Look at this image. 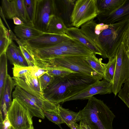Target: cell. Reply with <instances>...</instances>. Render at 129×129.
Masks as SVG:
<instances>
[{
	"label": "cell",
	"mask_w": 129,
	"mask_h": 129,
	"mask_svg": "<svg viewBox=\"0 0 129 129\" xmlns=\"http://www.w3.org/2000/svg\"><path fill=\"white\" fill-rule=\"evenodd\" d=\"M118 96L129 108V78L124 84Z\"/></svg>",
	"instance_id": "obj_30"
},
{
	"label": "cell",
	"mask_w": 129,
	"mask_h": 129,
	"mask_svg": "<svg viewBox=\"0 0 129 129\" xmlns=\"http://www.w3.org/2000/svg\"><path fill=\"white\" fill-rule=\"evenodd\" d=\"M45 116L50 121L58 125L64 123V121L61 117L58 111L48 112L43 111Z\"/></svg>",
	"instance_id": "obj_33"
},
{
	"label": "cell",
	"mask_w": 129,
	"mask_h": 129,
	"mask_svg": "<svg viewBox=\"0 0 129 129\" xmlns=\"http://www.w3.org/2000/svg\"><path fill=\"white\" fill-rule=\"evenodd\" d=\"M16 41L18 44L21 51L26 60L29 66L33 67L36 66L35 60L26 47L20 40L18 39Z\"/></svg>",
	"instance_id": "obj_32"
},
{
	"label": "cell",
	"mask_w": 129,
	"mask_h": 129,
	"mask_svg": "<svg viewBox=\"0 0 129 129\" xmlns=\"http://www.w3.org/2000/svg\"><path fill=\"white\" fill-rule=\"evenodd\" d=\"M86 59L92 68L103 78L105 69L106 64L103 63L101 58L98 59L95 54L92 53L86 57Z\"/></svg>",
	"instance_id": "obj_25"
},
{
	"label": "cell",
	"mask_w": 129,
	"mask_h": 129,
	"mask_svg": "<svg viewBox=\"0 0 129 129\" xmlns=\"http://www.w3.org/2000/svg\"><path fill=\"white\" fill-rule=\"evenodd\" d=\"M99 14L97 0H78L74 6L71 17L72 25L77 28L93 19Z\"/></svg>",
	"instance_id": "obj_5"
},
{
	"label": "cell",
	"mask_w": 129,
	"mask_h": 129,
	"mask_svg": "<svg viewBox=\"0 0 129 129\" xmlns=\"http://www.w3.org/2000/svg\"><path fill=\"white\" fill-rule=\"evenodd\" d=\"M11 129H14L12 127H11ZM30 129H34V127L33 125L31 126V128Z\"/></svg>",
	"instance_id": "obj_43"
},
{
	"label": "cell",
	"mask_w": 129,
	"mask_h": 129,
	"mask_svg": "<svg viewBox=\"0 0 129 129\" xmlns=\"http://www.w3.org/2000/svg\"><path fill=\"white\" fill-rule=\"evenodd\" d=\"M56 12L54 1L37 0L34 27L40 31L46 32L50 21L56 15Z\"/></svg>",
	"instance_id": "obj_8"
},
{
	"label": "cell",
	"mask_w": 129,
	"mask_h": 129,
	"mask_svg": "<svg viewBox=\"0 0 129 129\" xmlns=\"http://www.w3.org/2000/svg\"><path fill=\"white\" fill-rule=\"evenodd\" d=\"M45 69L47 70L48 73L54 77H63L71 73L76 72L62 67H52Z\"/></svg>",
	"instance_id": "obj_28"
},
{
	"label": "cell",
	"mask_w": 129,
	"mask_h": 129,
	"mask_svg": "<svg viewBox=\"0 0 129 129\" xmlns=\"http://www.w3.org/2000/svg\"><path fill=\"white\" fill-rule=\"evenodd\" d=\"M12 34L4 26L1 18L0 19V55L6 52L12 43Z\"/></svg>",
	"instance_id": "obj_21"
},
{
	"label": "cell",
	"mask_w": 129,
	"mask_h": 129,
	"mask_svg": "<svg viewBox=\"0 0 129 129\" xmlns=\"http://www.w3.org/2000/svg\"><path fill=\"white\" fill-rule=\"evenodd\" d=\"M129 22V18L108 24L98 37L102 57L108 59L115 56L117 49L122 43Z\"/></svg>",
	"instance_id": "obj_3"
},
{
	"label": "cell",
	"mask_w": 129,
	"mask_h": 129,
	"mask_svg": "<svg viewBox=\"0 0 129 129\" xmlns=\"http://www.w3.org/2000/svg\"><path fill=\"white\" fill-rule=\"evenodd\" d=\"M54 77L47 73H45L39 78L40 84L42 91L44 90L54 79Z\"/></svg>",
	"instance_id": "obj_35"
},
{
	"label": "cell",
	"mask_w": 129,
	"mask_h": 129,
	"mask_svg": "<svg viewBox=\"0 0 129 129\" xmlns=\"http://www.w3.org/2000/svg\"><path fill=\"white\" fill-rule=\"evenodd\" d=\"M96 24L95 21L93 19L82 25L80 29L82 32L100 49L103 55L99 44L98 37L96 36L94 32L95 27Z\"/></svg>",
	"instance_id": "obj_23"
},
{
	"label": "cell",
	"mask_w": 129,
	"mask_h": 129,
	"mask_svg": "<svg viewBox=\"0 0 129 129\" xmlns=\"http://www.w3.org/2000/svg\"><path fill=\"white\" fill-rule=\"evenodd\" d=\"M7 57L6 52L0 55V98L2 95L7 77Z\"/></svg>",
	"instance_id": "obj_24"
},
{
	"label": "cell",
	"mask_w": 129,
	"mask_h": 129,
	"mask_svg": "<svg viewBox=\"0 0 129 129\" xmlns=\"http://www.w3.org/2000/svg\"><path fill=\"white\" fill-rule=\"evenodd\" d=\"M2 122L3 125L5 127L11 128L12 127L11 122L7 116L5 119Z\"/></svg>",
	"instance_id": "obj_40"
},
{
	"label": "cell",
	"mask_w": 129,
	"mask_h": 129,
	"mask_svg": "<svg viewBox=\"0 0 129 129\" xmlns=\"http://www.w3.org/2000/svg\"><path fill=\"white\" fill-rule=\"evenodd\" d=\"M12 78L15 86H18L30 94L40 98L45 99L42 90L39 78L33 76L30 71L19 77Z\"/></svg>",
	"instance_id": "obj_11"
},
{
	"label": "cell",
	"mask_w": 129,
	"mask_h": 129,
	"mask_svg": "<svg viewBox=\"0 0 129 129\" xmlns=\"http://www.w3.org/2000/svg\"><path fill=\"white\" fill-rule=\"evenodd\" d=\"M87 56H64L46 60L36 61V66L46 69L54 67H62L74 72L87 75L97 80L103 79L91 67L86 60Z\"/></svg>",
	"instance_id": "obj_4"
},
{
	"label": "cell",
	"mask_w": 129,
	"mask_h": 129,
	"mask_svg": "<svg viewBox=\"0 0 129 129\" xmlns=\"http://www.w3.org/2000/svg\"><path fill=\"white\" fill-rule=\"evenodd\" d=\"M12 68L13 77H19L26 73L30 72L31 70V67H24L20 65L14 64Z\"/></svg>",
	"instance_id": "obj_34"
},
{
	"label": "cell",
	"mask_w": 129,
	"mask_h": 129,
	"mask_svg": "<svg viewBox=\"0 0 129 129\" xmlns=\"http://www.w3.org/2000/svg\"><path fill=\"white\" fill-rule=\"evenodd\" d=\"M66 34L70 38L79 41L93 53L102 56V53L100 49L82 32L80 28L74 27L67 28Z\"/></svg>",
	"instance_id": "obj_16"
},
{
	"label": "cell",
	"mask_w": 129,
	"mask_h": 129,
	"mask_svg": "<svg viewBox=\"0 0 129 129\" xmlns=\"http://www.w3.org/2000/svg\"><path fill=\"white\" fill-rule=\"evenodd\" d=\"M12 96L13 98L17 99L28 109L32 117L45 118L43 110L28 98L25 90L21 88L16 86Z\"/></svg>",
	"instance_id": "obj_14"
},
{
	"label": "cell",
	"mask_w": 129,
	"mask_h": 129,
	"mask_svg": "<svg viewBox=\"0 0 129 129\" xmlns=\"http://www.w3.org/2000/svg\"><path fill=\"white\" fill-rule=\"evenodd\" d=\"M47 70L41 68L36 66L31 67L30 72L32 75L35 77L39 78L45 73L47 72Z\"/></svg>",
	"instance_id": "obj_36"
},
{
	"label": "cell",
	"mask_w": 129,
	"mask_h": 129,
	"mask_svg": "<svg viewBox=\"0 0 129 129\" xmlns=\"http://www.w3.org/2000/svg\"><path fill=\"white\" fill-rule=\"evenodd\" d=\"M98 19L100 23L109 24L129 18V0L121 7L110 14L98 15Z\"/></svg>",
	"instance_id": "obj_15"
},
{
	"label": "cell",
	"mask_w": 129,
	"mask_h": 129,
	"mask_svg": "<svg viewBox=\"0 0 129 129\" xmlns=\"http://www.w3.org/2000/svg\"><path fill=\"white\" fill-rule=\"evenodd\" d=\"M58 125L59 126V127H60V128L61 129H63L61 127V125H60V124H59Z\"/></svg>",
	"instance_id": "obj_44"
},
{
	"label": "cell",
	"mask_w": 129,
	"mask_h": 129,
	"mask_svg": "<svg viewBox=\"0 0 129 129\" xmlns=\"http://www.w3.org/2000/svg\"><path fill=\"white\" fill-rule=\"evenodd\" d=\"M15 86L12 78L8 74L2 96L0 98V119L1 122H2L6 117L8 111L12 104L11 93L12 90Z\"/></svg>",
	"instance_id": "obj_13"
},
{
	"label": "cell",
	"mask_w": 129,
	"mask_h": 129,
	"mask_svg": "<svg viewBox=\"0 0 129 129\" xmlns=\"http://www.w3.org/2000/svg\"><path fill=\"white\" fill-rule=\"evenodd\" d=\"M74 124H73L72 125L70 128L71 129H77L75 126V125Z\"/></svg>",
	"instance_id": "obj_42"
},
{
	"label": "cell",
	"mask_w": 129,
	"mask_h": 129,
	"mask_svg": "<svg viewBox=\"0 0 129 129\" xmlns=\"http://www.w3.org/2000/svg\"><path fill=\"white\" fill-rule=\"evenodd\" d=\"M71 38L67 34L59 35L44 32L35 38L21 41L23 44L31 47L41 48L56 45Z\"/></svg>",
	"instance_id": "obj_9"
},
{
	"label": "cell",
	"mask_w": 129,
	"mask_h": 129,
	"mask_svg": "<svg viewBox=\"0 0 129 129\" xmlns=\"http://www.w3.org/2000/svg\"><path fill=\"white\" fill-rule=\"evenodd\" d=\"M7 116L14 129H30L33 125L29 110L16 98H13Z\"/></svg>",
	"instance_id": "obj_7"
},
{
	"label": "cell",
	"mask_w": 129,
	"mask_h": 129,
	"mask_svg": "<svg viewBox=\"0 0 129 129\" xmlns=\"http://www.w3.org/2000/svg\"><path fill=\"white\" fill-rule=\"evenodd\" d=\"M0 8L5 18L13 19L15 17L19 18L16 7L15 0H2Z\"/></svg>",
	"instance_id": "obj_22"
},
{
	"label": "cell",
	"mask_w": 129,
	"mask_h": 129,
	"mask_svg": "<svg viewBox=\"0 0 129 129\" xmlns=\"http://www.w3.org/2000/svg\"><path fill=\"white\" fill-rule=\"evenodd\" d=\"M12 19L14 23L16 25H21L24 23L18 17H14Z\"/></svg>",
	"instance_id": "obj_41"
},
{
	"label": "cell",
	"mask_w": 129,
	"mask_h": 129,
	"mask_svg": "<svg viewBox=\"0 0 129 129\" xmlns=\"http://www.w3.org/2000/svg\"><path fill=\"white\" fill-rule=\"evenodd\" d=\"M54 77L43 92L46 99L56 104L63 103L65 100L79 93L98 81L77 72L63 77Z\"/></svg>",
	"instance_id": "obj_1"
},
{
	"label": "cell",
	"mask_w": 129,
	"mask_h": 129,
	"mask_svg": "<svg viewBox=\"0 0 129 129\" xmlns=\"http://www.w3.org/2000/svg\"><path fill=\"white\" fill-rule=\"evenodd\" d=\"M81 110V120L91 129H113L115 116L103 101L93 96Z\"/></svg>",
	"instance_id": "obj_2"
},
{
	"label": "cell",
	"mask_w": 129,
	"mask_h": 129,
	"mask_svg": "<svg viewBox=\"0 0 129 129\" xmlns=\"http://www.w3.org/2000/svg\"><path fill=\"white\" fill-rule=\"evenodd\" d=\"M115 57V68L112 92L116 96L123 84L129 78V51L126 49L122 43L118 48Z\"/></svg>",
	"instance_id": "obj_6"
},
{
	"label": "cell",
	"mask_w": 129,
	"mask_h": 129,
	"mask_svg": "<svg viewBox=\"0 0 129 129\" xmlns=\"http://www.w3.org/2000/svg\"><path fill=\"white\" fill-rule=\"evenodd\" d=\"M29 24L34 26L37 0H24Z\"/></svg>",
	"instance_id": "obj_26"
},
{
	"label": "cell",
	"mask_w": 129,
	"mask_h": 129,
	"mask_svg": "<svg viewBox=\"0 0 129 129\" xmlns=\"http://www.w3.org/2000/svg\"><path fill=\"white\" fill-rule=\"evenodd\" d=\"M74 124L77 129H91L88 125L81 121H80L79 124L76 123Z\"/></svg>",
	"instance_id": "obj_39"
},
{
	"label": "cell",
	"mask_w": 129,
	"mask_h": 129,
	"mask_svg": "<svg viewBox=\"0 0 129 129\" xmlns=\"http://www.w3.org/2000/svg\"><path fill=\"white\" fill-rule=\"evenodd\" d=\"M14 31L20 41H25L37 37L44 33L36 29L31 25L24 23L20 25H16Z\"/></svg>",
	"instance_id": "obj_17"
},
{
	"label": "cell",
	"mask_w": 129,
	"mask_h": 129,
	"mask_svg": "<svg viewBox=\"0 0 129 129\" xmlns=\"http://www.w3.org/2000/svg\"><path fill=\"white\" fill-rule=\"evenodd\" d=\"M56 46L65 56H88L93 53L79 41L71 38Z\"/></svg>",
	"instance_id": "obj_12"
},
{
	"label": "cell",
	"mask_w": 129,
	"mask_h": 129,
	"mask_svg": "<svg viewBox=\"0 0 129 129\" xmlns=\"http://www.w3.org/2000/svg\"><path fill=\"white\" fill-rule=\"evenodd\" d=\"M113 84L103 79L97 81L82 91L64 100L63 103L70 101L88 99L97 94H105L111 93Z\"/></svg>",
	"instance_id": "obj_10"
},
{
	"label": "cell",
	"mask_w": 129,
	"mask_h": 129,
	"mask_svg": "<svg viewBox=\"0 0 129 129\" xmlns=\"http://www.w3.org/2000/svg\"><path fill=\"white\" fill-rule=\"evenodd\" d=\"M57 109L61 117L70 128L73 124L81 120V110L76 112L63 108L59 104L57 105Z\"/></svg>",
	"instance_id": "obj_19"
},
{
	"label": "cell",
	"mask_w": 129,
	"mask_h": 129,
	"mask_svg": "<svg viewBox=\"0 0 129 129\" xmlns=\"http://www.w3.org/2000/svg\"><path fill=\"white\" fill-rule=\"evenodd\" d=\"M127 0H97L98 15L108 14L122 6Z\"/></svg>",
	"instance_id": "obj_18"
},
{
	"label": "cell",
	"mask_w": 129,
	"mask_h": 129,
	"mask_svg": "<svg viewBox=\"0 0 129 129\" xmlns=\"http://www.w3.org/2000/svg\"><path fill=\"white\" fill-rule=\"evenodd\" d=\"M16 45L13 42L8 48L6 53L7 57L11 63L13 64H19L17 55L16 50Z\"/></svg>",
	"instance_id": "obj_31"
},
{
	"label": "cell",
	"mask_w": 129,
	"mask_h": 129,
	"mask_svg": "<svg viewBox=\"0 0 129 129\" xmlns=\"http://www.w3.org/2000/svg\"><path fill=\"white\" fill-rule=\"evenodd\" d=\"M15 2L19 18L24 23L30 25L29 23L27 18L24 0H15Z\"/></svg>",
	"instance_id": "obj_29"
},
{
	"label": "cell",
	"mask_w": 129,
	"mask_h": 129,
	"mask_svg": "<svg viewBox=\"0 0 129 129\" xmlns=\"http://www.w3.org/2000/svg\"><path fill=\"white\" fill-rule=\"evenodd\" d=\"M16 50L18 56L19 64L24 67L29 66L28 63L23 55L19 47V46L18 47L16 45Z\"/></svg>",
	"instance_id": "obj_37"
},
{
	"label": "cell",
	"mask_w": 129,
	"mask_h": 129,
	"mask_svg": "<svg viewBox=\"0 0 129 129\" xmlns=\"http://www.w3.org/2000/svg\"><path fill=\"white\" fill-rule=\"evenodd\" d=\"M122 43L126 49L129 51V22L123 36Z\"/></svg>",
	"instance_id": "obj_38"
},
{
	"label": "cell",
	"mask_w": 129,
	"mask_h": 129,
	"mask_svg": "<svg viewBox=\"0 0 129 129\" xmlns=\"http://www.w3.org/2000/svg\"><path fill=\"white\" fill-rule=\"evenodd\" d=\"M67 28L62 19L55 15L50 21L46 32L57 35H63L66 34Z\"/></svg>",
	"instance_id": "obj_20"
},
{
	"label": "cell",
	"mask_w": 129,
	"mask_h": 129,
	"mask_svg": "<svg viewBox=\"0 0 129 129\" xmlns=\"http://www.w3.org/2000/svg\"><path fill=\"white\" fill-rule=\"evenodd\" d=\"M109 59L106 64L105 74L103 79L113 84L115 72L116 65L115 56Z\"/></svg>",
	"instance_id": "obj_27"
}]
</instances>
